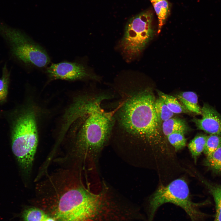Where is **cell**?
Listing matches in <instances>:
<instances>
[{
	"label": "cell",
	"mask_w": 221,
	"mask_h": 221,
	"mask_svg": "<svg viewBox=\"0 0 221 221\" xmlns=\"http://www.w3.org/2000/svg\"><path fill=\"white\" fill-rule=\"evenodd\" d=\"M204 165L214 173L221 175V147L206 156Z\"/></svg>",
	"instance_id": "15"
},
{
	"label": "cell",
	"mask_w": 221,
	"mask_h": 221,
	"mask_svg": "<svg viewBox=\"0 0 221 221\" xmlns=\"http://www.w3.org/2000/svg\"><path fill=\"white\" fill-rule=\"evenodd\" d=\"M201 109L202 118L192 120L197 129L210 134L221 136V115L207 103H204Z\"/></svg>",
	"instance_id": "9"
},
{
	"label": "cell",
	"mask_w": 221,
	"mask_h": 221,
	"mask_svg": "<svg viewBox=\"0 0 221 221\" xmlns=\"http://www.w3.org/2000/svg\"><path fill=\"white\" fill-rule=\"evenodd\" d=\"M158 19V32L164 24L169 12V5L167 0H161L152 4Z\"/></svg>",
	"instance_id": "16"
},
{
	"label": "cell",
	"mask_w": 221,
	"mask_h": 221,
	"mask_svg": "<svg viewBox=\"0 0 221 221\" xmlns=\"http://www.w3.org/2000/svg\"><path fill=\"white\" fill-rule=\"evenodd\" d=\"M0 34L7 42L14 56L23 63L42 68L50 63L45 50L20 30L1 25Z\"/></svg>",
	"instance_id": "7"
},
{
	"label": "cell",
	"mask_w": 221,
	"mask_h": 221,
	"mask_svg": "<svg viewBox=\"0 0 221 221\" xmlns=\"http://www.w3.org/2000/svg\"><path fill=\"white\" fill-rule=\"evenodd\" d=\"M180 102L190 113L201 114V109L198 104V96L194 92L188 91L180 93L177 95Z\"/></svg>",
	"instance_id": "11"
},
{
	"label": "cell",
	"mask_w": 221,
	"mask_h": 221,
	"mask_svg": "<svg viewBox=\"0 0 221 221\" xmlns=\"http://www.w3.org/2000/svg\"><path fill=\"white\" fill-rule=\"evenodd\" d=\"M207 202H193L186 181L181 178L177 179L166 185L160 186L149 197L145 209L146 221H153L158 208L168 203L183 209L191 221H204L212 215L201 211L200 208L208 204Z\"/></svg>",
	"instance_id": "4"
},
{
	"label": "cell",
	"mask_w": 221,
	"mask_h": 221,
	"mask_svg": "<svg viewBox=\"0 0 221 221\" xmlns=\"http://www.w3.org/2000/svg\"><path fill=\"white\" fill-rule=\"evenodd\" d=\"M35 113L29 109L18 116L12 132V148L25 174L32 169L38 141Z\"/></svg>",
	"instance_id": "5"
},
{
	"label": "cell",
	"mask_w": 221,
	"mask_h": 221,
	"mask_svg": "<svg viewBox=\"0 0 221 221\" xmlns=\"http://www.w3.org/2000/svg\"><path fill=\"white\" fill-rule=\"evenodd\" d=\"M111 89L115 100L114 123L110 139L133 143L147 142L157 144L160 141V128L156 113L155 99L150 90L137 88L130 73L121 74Z\"/></svg>",
	"instance_id": "1"
},
{
	"label": "cell",
	"mask_w": 221,
	"mask_h": 221,
	"mask_svg": "<svg viewBox=\"0 0 221 221\" xmlns=\"http://www.w3.org/2000/svg\"><path fill=\"white\" fill-rule=\"evenodd\" d=\"M153 20L152 13L147 10L133 17L126 23L119 47L128 60L139 55L152 39L154 33Z\"/></svg>",
	"instance_id": "6"
},
{
	"label": "cell",
	"mask_w": 221,
	"mask_h": 221,
	"mask_svg": "<svg viewBox=\"0 0 221 221\" xmlns=\"http://www.w3.org/2000/svg\"><path fill=\"white\" fill-rule=\"evenodd\" d=\"M207 137L206 135L199 134L196 135L188 144V149L195 162L198 157L204 152Z\"/></svg>",
	"instance_id": "14"
},
{
	"label": "cell",
	"mask_w": 221,
	"mask_h": 221,
	"mask_svg": "<svg viewBox=\"0 0 221 221\" xmlns=\"http://www.w3.org/2000/svg\"><path fill=\"white\" fill-rule=\"evenodd\" d=\"M152 4L161 0H150Z\"/></svg>",
	"instance_id": "21"
},
{
	"label": "cell",
	"mask_w": 221,
	"mask_h": 221,
	"mask_svg": "<svg viewBox=\"0 0 221 221\" xmlns=\"http://www.w3.org/2000/svg\"><path fill=\"white\" fill-rule=\"evenodd\" d=\"M73 176L50 180L38 192L34 205L53 221H111L112 208L104 193L90 192Z\"/></svg>",
	"instance_id": "2"
},
{
	"label": "cell",
	"mask_w": 221,
	"mask_h": 221,
	"mask_svg": "<svg viewBox=\"0 0 221 221\" xmlns=\"http://www.w3.org/2000/svg\"><path fill=\"white\" fill-rule=\"evenodd\" d=\"M154 108L158 123L161 127L163 122L173 117L174 114L160 97L155 100Z\"/></svg>",
	"instance_id": "17"
},
{
	"label": "cell",
	"mask_w": 221,
	"mask_h": 221,
	"mask_svg": "<svg viewBox=\"0 0 221 221\" xmlns=\"http://www.w3.org/2000/svg\"><path fill=\"white\" fill-rule=\"evenodd\" d=\"M10 72L5 64L2 69V75L0 78V102L6 99L8 93Z\"/></svg>",
	"instance_id": "20"
},
{
	"label": "cell",
	"mask_w": 221,
	"mask_h": 221,
	"mask_svg": "<svg viewBox=\"0 0 221 221\" xmlns=\"http://www.w3.org/2000/svg\"><path fill=\"white\" fill-rule=\"evenodd\" d=\"M221 147V136L210 134L207 136L204 152L206 156L212 154Z\"/></svg>",
	"instance_id": "18"
},
{
	"label": "cell",
	"mask_w": 221,
	"mask_h": 221,
	"mask_svg": "<svg viewBox=\"0 0 221 221\" xmlns=\"http://www.w3.org/2000/svg\"><path fill=\"white\" fill-rule=\"evenodd\" d=\"M213 198L215 204V213L213 221H221V185L214 184L199 176Z\"/></svg>",
	"instance_id": "12"
},
{
	"label": "cell",
	"mask_w": 221,
	"mask_h": 221,
	"mask_svg": "<svg viewBox=\"0 0 221 221\" xmlns=\"http://www.w3.org/2000/svg\"><path fill=\"white\" fill-rule=\"evenodd\" d=\"M183 132H176L167 137L169 142L174 148L176 151L182 149L186 146L187 140Z\"/></svg>",
	"instance_id": "19"
},
{
	"label": "cell",
	"mask_w": 221,
	"mask_h": 221,
	"mask_svg": "<svg viewBox=\"0 0 221 221\" xmlns=\"http://www.w3.org/2000/svg\"><path fill=\"white\" fill-rule=\"evenodd\" d=\"M161 127L163 134L167 137L176 132H181L185 134L190 130L185 120L177 117H172L163 122Z\"/></svg>",
	"instance_id": "10"
},
{
	"label": "cell",
	"mask_w": 221,
	"mask_h": 221,
	"mask_svg": "<svg viewBox=\"0 0 221 221\" xmlns=\"http://www.w3.org/2000/svg\"><path fill=\"white\" fill-rule=\"evenodd\" d=\"M46 72L52 79H87L98 82L101 80L100 77L90 71L83 64L77 62L64 61L53 64L47 68Z\"/></svg>",
	"instance_id": "8"
},
{
	"label": "cell",
	"mask_w": 221,
	"mask_h": 221,
	"mask_svg": "<svg viewBox=\"0 0 221 221\" xmlns=\"http://www.w3.org/2000/svg\"><path fill=\"white\" fill-rule=\"evenodd\" d=\"M108 99L102 96L86 103L69 127H72V152L76 157H95L110 140L115 109L103 108V103Z\"/></svg>",
	"instance_id": "3"
},
{
	"label": "cell",
	"mask_w": 221,
	"mask_h": 221,
	"mask_svg": "<svg viewBox=\"0 0 221 221\" xmlns=\"http://www.w3.org/2000/svg\"><path fill=\"white\" fill-rule=\"evenodd\" d=\"M159 97L163 101L169 109L174 114L191 113L176 97L159 91H157Z\"/></svg>",
	"instance_id": "13"
}]
</instances>
